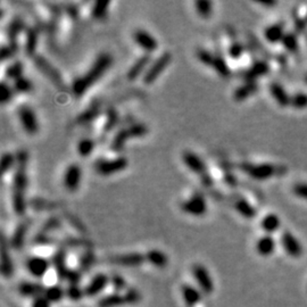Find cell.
I'll list each match as a JSON object with an SVG mask.
<instances>
[{
  "mask_svg": "<svg viewBox=\"0 0 307 307\" xmlns=\"http://www.w3.org/2000/svg\"><path fill=\"white\" fill-rule=\"evenodd\" d=\"M259 3H261V5H264V6H274L276 5V2L274 1H261Z\"/></svg>",
  "mask_w": 307,
  "mask_h": 307,
  "instance_id": "cell-61",
  "label": "cell"
},
{
  "mask_svg": "<svg viewBox=\"0 0 307 307\" xmlns=\"http://www.w3.org/2000/svg\"><path fill=\"white\" fill-rule=\"evenodd\" d=\"M61 225V222L58 218L56 217H51L49 221L46 222V224L43 225V229H42V232L43 233H47V232H50L53 231V230H56L57 228H60Z\"/></svg>",
  "mask_w": 307,
  "mask_h": 307,
  "instance_id": "cell-55",
  "label": "cell"
},
{
  "mask_svg": "<svg viewBox=\"0 0 307 307\" xmlns=\"http://www.w3.org/2000/svg\"><path fill=\"white\" fill-rule=\"evenodd\" d=\"M148 133V127L142 123H134L132 125L123 127L116 132L115 137L113 138L111 149L113 152L119 153L123 149L125 142L131 138H141Z\"/></svg>",
  "mask_w": 307,
  "mask_h": 307,
  "instance_id": "cell-3",
  "label": "cell"
},
{
  "mask_svg": "<svg viewBox=\"0 0 307 307\" xmlns=\"http://www.w3.org/2000/svg\"><path fill=\"white\" fill-rule=\"evenodd\" d=\"M283 47L290 53H296L298 50V39L296 36L295 33H291V32H288V33L284 34L282 39Z\"/></svg>",
  "mask_w": 307,
  "mask_h": 307,
  "instance_id": "cell-47",
  "label": "cell"
},
{
  "mask_svg": "<svg viewBox=\"0 0 307 307\" xmlns=\"http://www.w3.org/2000/svg\"><path fill=\"white\" fill-rule=\"evenodd\" d=\"M33 61H34L35 67L38 68L39 71L41 72L42 74L45 75L55 87L58 88V89L61 91L66 90V86H65L64 80L63 78H61V75L60 74V72H58V69L56 67H54L45 57L41 56V55L36 54L33 57Z\"/></svg>",
  "mask_w": 307,
  "mask_h": 307,
  "instance_id": "cell-4",
  "label": "cell"
},
{
  "mask_svg": "<svg viewBox=\"0 0 307 307\" xmlns=\"http://www.w3.org/2000/svg\"><path fill=\"white\" fill-rule=\"evenodd\" d=\"M14 93H15V90H14L13 87H10L6 81L1 82V93H0V100H1L2 104H7L10 100L13 99Z\"/></svg>",
  "mask_w": 307,
  "mask_h": 307,
  "instance_id": "cell-49",
  "label": "cell"
},
{
  "mask_svg": "<svg viewBox=\"0 0 307 307\" xmlns=\"http://www.w3.org/2000/svg\"><path fill=\"white\" fill-rule=\"evenodd\" d=\"M306 21H307V15H306Z\"/></svg>",
  "mask_w": 307,
  "mask_h": 307,
  "instance_id": "cell-63",
  "label": "cell"
},
{
  "mask_svg": "<svg viewBox=\"0 0 307 307\" xmlns=\"http://www.w3.org/2000/svg\"><path fill=\"white\" fill-rule=\"evenodd\" d=\"M182 159H184V165L188 167L190 171H192L193 173L198 174L202 177L206 172V164L197 154L192 152H184L182 154Z\"/></svg>",
  "mask_w": 307,
  "mask_h": 307,
  "instance_id": "cell-16",
  "label": "cell"
},
{
  "mask_svg": "<svg viewBox=\"0 0 307 307\" xmlns=\"http://www.w3.org/2000/svg\"><path fill=\"white\" fill-rule=\"evenodd\" d=\"M127 165H129V160L124 156L115 157V158L112 159L99 158L94 162V170H96L98 174L108 177V175H113L119 173L121 171H124Z\"/></svg>",
  "mask_w": 307,
  "mask_h": 307,
  "instance_id": "cell-5",
  "label": "cell"
},
{
  "mask_svg": "<svg viewBox=\"0 0 307 307\" xmlns=\"http://www.w3.org/2000/svg\"><path fill=\"white\" fill-rule=\"evenodd\" d=\"M109 282H111L112 287L114 288L116 292L127 289L125 279L122 276H120V274H112V276H109Z\"/></svg>",
  "mask_w": 307,
  "mask_h": 307,
  "instance_id": "cell-48",
  "label": "cell"
},
{
  "mask_svg": "<svg viewBox=\"0 0 307 307\" xmlns=\"http://www.w3.org/2000/svg\"><path fill=\"white\" fill-rule=\"evenodd\" d=\"M146 262L157 269H164L169 264V257L164 251L159 249H151L145 254Z\"/></svg>",
  "mask_w": 307,
  "mask_h": 307,
  "instance_id": "cell-26",
  "label": "cell"
},
{
  "mask_svg": "<svg viewBox=\"0 0 307 307\" xmlns=\"http://www.w3.org/2000/svg\"><path fill=\"white\" fill-rule=\"evenodd\" d=\"M1 273L5 277H9L14 273V265L12 257L7 250V244L5 236H1Z\"/></svg>",
  "mask_w": 307,
  "mask_h": 307,
  "instance_id": "cell-27",
  "label": "cell"
},
{
  "mask_svg": "<svg viewBox=\"0 0 307 307\" xmlns=\"http://www.w3.org/2000/svg\"><path fill=\"white\" fill-rule=\"evenodd\" d=\"M212 67H213L215 71L217 72V74L222 76V78H229V76L231 75V69L228 66L224 57H223L221 54L218 55L215 54V61Z\"/></svg>",
  "mask_w": 307,
  "mask_h": 307,
  "instance_id": "cell-37",
  "label": "cell"
},
{
  "mask_svg": "<svg viewBox=\"0 0 307 307\" xmlns=\"http://www.w3.org/2000/svg\"><path fill=\"white\" fill-rule=\"evenodd\" d=\"M50 266L51 262L42 256H32V257L28 258L27 263H25L28 272L35 279H41L45 276L48 273Z\"/></svg>",
  "mask_w": 307,
  "mask_h": 307,
  "instance_id": "cell-11",
  "label": "cell"
},
{
  "mask_svg": "<svg viewBox=\"0 0 307 307\" xmlns=\"http://www.w3.org/2000/svg\"><path fill=\"white\" fill-rule=\"evenodd\" d=\"M240 169L243 170L247 175L255 180H266L276 174V167L271 164H250L244 163L240 165Z\"/></svg>",
  "mask_w": 307,
  "mask_h": 307,
  "instance_id": "cell-9",
  "label": "cell"
},
{
  "mask_svg": "<svg viewBox=\"0 0 307 307\" xmlns=\"http://www.w3.org/2000/svg\"><path fill=\"white\" fill-rule=\"evenodd\" d=\"M63 10L67 14L69 17H71V20H73V21L78 20V17H79V7H78V5H76V3H73V2L64 3V5H63Z\"/></svg>",
  "mask_w": 307,
  "mask_h": 307,
  "instance_id": "cell-54",
  "label": "cell"
},
{
  "mask_svg": "<svg viewBox=\"0 0 307 307\" xmlns=\"http://www.w3.org/2000/svg\"><path fill=\"white\" fill-rule=\"evenodd\" d=\"M43 296L50 304H57L66 297V289H64L61 284H53L46 288Z\"/></svg>",
  "mask_w": 307,
  "mask_h": 307,
  "instance_id": "cell-28",
  "label": "cell"
},
{
  "mask_svg": "<svg viewBox=\"0 0 307 307\" xmlns=\"http://www.w3.org/2000/svg\"><path fill=\"white\" fill-rule=\"evenodd\" d=\"M181 295L184 304L188 307H195L203 299V291L198 287L192 286L190 283H184L181 286Z\"/></svg>",
  "mask_w": 307,
  "mask_h": 307,
  "instance_id": "cell-15",
  "label": "cell"
},
{
  "mask_svg": "<svg viewBox=\"0 0 307 307\" xmlns=\"http://www.w3.org/2000/svg\"><path fill=\"white\" fill-rule=\"evenodd\" d=\"M235 207H236L237 212H238L241 216L246 217V218H248V220H250V218H253L256 216L255 207L245 198L237 199L236 203H235Z\"/></svg>",
  "mask_w": 307,
  "mask_h": 307,
  "instance_id": "cell-34",
  "label": "cell"
},
{
  "mask_svg": "<svg viewBox=\"0 0 307 307\" xmlns=\"http://www.w3.org/2000/svg\"><path fill=\"white\" fill-rule=\"evenodd\" d=\"M85 289L80 288L79 284H69L66 288V297L72 302H79L85 297Z\"/></svg>",
  "mask_w": 307,
  "mask_h": 307,
  "instance_id": "cell-44",
  "label": "cell"
},
{
  "mask_svg": "<svg viewBox=\"0 0 307 307\" xmlns=\"http://www.w3.org/2000/svg\"><path fill=\"white\" fill-rule=\"evenodd\" d=\"M123 305H129L125 292H124V294H121V292H113V294L104 296V297H101L99 301L97 302L98 307H120Z\"/></svg>",
  "mask_w": 307,
  "mask_h": 307,
  "instance_id": "cell-24",
  "label": "cell"
},
{
  "mask_svg": "<svg viewBox=\"0 0 307 307\" xmlns=\"http://www.w3.org/2000/svg\"><path fill=\"white\" fill-rule=\"evenodd\" d=\"M113 262L116 265L123 266V268H137L146 262V256L140 253L123 254L113 258Z\"/></svg>",
  "mask_w": 307,
  "mask_h": 307,
  "instance_id": "cell-17",
  "label": "cell"
},
{
  "mask_svg": "<svg viewBox=\"0 0 307 307\" xmlns=\"http://www.w3.org/2000/svg\"><path fill=\"white\" fill-rule=\"evenodd\" d=\"M111 283L109 282V276L105 273H97L92 276V279L89 281L85 288L86 297H97L102 291L106 289V287Z\"/></svg>",
  "mask_w": 307,
  "mask_h": 307,
  "instance_id": "cell-12",
  "label": "cell"
},
{
  "mask_svg": "<svg viewBox=\"0 0 307 307\" xmlns=\"http://www.w3.org/2000/svg\"><path fill=\"white\" fill-rule=\"evenodd\" d=\"M29 226H30V221L25 220L21 222L20 224L16 226L15 231H14L12 238H10V245L14 249H22L24 246L25 236L29 231Z\"/></svg>",
  "mask_w": 307,
  "mask_h": 307,
  "instance_id": "cell-25",
  "label": "cell"
},
{
  "mask_svg": "<svg viewBox=\"0 0 307 307\" xmlns=\"http://www.w3.org/2000/svg\"><path fill=\"white\" fill-rule=\"evenodd\" d=\"M96 147V142L91 138H83L78 144V153L81 157H88L91 155Z\"/></svg>",
  "mask_w": 307,
  "mask_h": 307,
  "instance_id": "cell-40",
  "label": "cell"
},
{
  "mask_svg": "<svg viewBox=\"0 0 307 307\" xmlns=\"http://www.w3.org/2000/svg\"><path fill=\"white\" fill-rule=\"evenodd\" d=\"M133 41L145 51V54L151 55L158 48V42L149 32L139 29L133 32Z\"/></svg>",
  "mask_w": 307,
  "mask_h": 307,
  "instance_id": "cell-13",
  "label": "cell"
},
{
  "mask_svg": "<svg viewBox=\"0 0 307 307\" xmlns=\"http://www.w3.org/2000/svg\"><path fill=\"white\" fill-rule=\"evenodd\" d=\"M18 51L17 42H8V45H3L1 47V53H0V57H1V61H8L13 58Z\"/></svg>",
  "mask_w": 307,
  "mask_h": 307,
  "instance_id": "cell-45",
  "label": "cell"
},
{
  "mask_svg": "<svg viewBox=\"0 0 307 307\" xmlns=\"http://www.w3.org/2000/svg\"><path fill=\"white\" fill-rule=\"evenodd\" d=\"M111 5L109 1H96L93 2L91 8V16L97 21L105 20L108 13V7Z\"/></svg>",
  "mask_w": 307,
  "mask_h": 307,
  "instance_id": "cell-36",
  "label": "cell"
},
{
  "mask_svg": "<svg viewBox=\"0 0 307 307\" xmlns=\"http://www.w3.org/2000/svg\"><path fill=\"white\" fill-rule=\"evenodd\" d=\"M39 42V28L30 27L27 29L25 33V42H24V53L28 57H34L36 47Z\"/></svg>",
  "mask_w": 307,
  "mask_h": 307,
  "instance_id": "cell-19",
  "label": "cell"
},
{
  "mask_svg": "<svg viewBox=\"0 0 307 307\" xmlns=\"http://www.w3.org/2000/svg\"><path fill=\"white\" fill-rule=\"evenodd\" d=\"M258 85L256 82H246L245 85L237 88L233 92V99L236 101H243L250 96H253L254 93L257 92Z\"/></svg>",
  "mask_w": 307,
  "mask_h": 307,
  "instance_id": "cell-29",
  "label": "cell"
},
{
  "mask_svg": "<svg viewBox=\"0 0 307 307\" xmlns=\"http://www.w3.org/2000/svg\"><path fill=\"white\" fill-rule=\"evenodd\" d=\"M27 25L21 16H14L6 28V36L8 42H17V38L25 30Z\"/></svg>",
  "mask_w": 307,
  "mask_h": 307,
  "instance_id": "cell-22",
  "label": "cell"
},
{
  "mask_svg": "<svg viewBox=\"0 0 307 307\" xmlns=\"http://www.w3.org/2000/svg\"><path fill=\"white\" fill-rule=\"evenodd\" d=\"M228 54L229 56L232 58V60H239V58L243 56L244 54V47L241 45L240 42L235 41L230 45L229 49H228Z\"/></svg>",
  "mask_w": 307,
  "mask_h": 307,
  "instance_id": "cell-53",
  "label": "cell"
},
{
  "mask_svg": "<svg viewBox=\"0 0 307 307\" xmlns=\"http://www.w3.org/2000/svg\"><path fill=\"white\" fill-rule=\"evenodd\" d=\"M149 63H151V55L149 54L142 55L141 57H139L138 60L134 61L132 66L129 68V71L126 73V79L129 80V81H134V80H137L139 76L144 73Z\"/></svg>",
  "mask_w": 307,
  "mask_h": 307,
  "instance_id": "cell-23",
  "label": "cell"
},
{
  "mask_svg": "<svg viewBox=\"0 0 307 307\" xmlns=\"http://www.w3.org/2000/svg\"><path fill=\"white\" fill-rule=\"evenodd\" d=\"M29 162V155L25 151H20L16 154V166L13 175L12 184V205L13 210L18 216L24 215L27 210L24 191L28 187L27 166Z\"/></svg>",
  "mask_w": 307,
  "mask_h": 307,
  "instance_id": "cell-1",
  "label": "cell"
},
{
  "mask_svg": "<svg viewBox=\"0 0 307 307\" xmlns=\"http://www.w3.org/2000/svg\"><path fill=\"white\" fill-rule=\"evenodd\" d=\"M261 226L265 232L273 233L280 228V220L276 214H268L262 218Z\"/></svg>",
  "mask_w": 307,
  "mask_h": 307,
  "instance_id": "cell-35",
  "label": "cell"
},
{
  "mask_svg": "<svg viewBox=\"0 0 307 307\" xmlns=\"http://www.w3.org/2000/svg\"><path fill=\"white\" fill-rule=\"evenodd\" d=\"M23 71H24V65L22 63L21 61H16L12 63L10 65H8V67L6 68V78L9 80H14L16 81L20 78L23 76Z\"/></svg>",
  "mask_w": 307,
  "mask_h": 307,
  "instance_id": "cell-38",
  "label": "cell"
},
{
  "mask_svg": "<svg viewBox=\"0 0 307 307\" xmlns=\"http://www.w3.org/2000/svg\"><path fill=\"white\" fill-rule=\"evenodd\" d=\"M31 307H51V304L47 301L45 296H40V297H36L32 301Z\"/></svg>",
  "mask_w": 307,
  "mask_h": 307,
  "instance_id": "cell-57",
  "label": "cell"
},
{
  "mask_svg": "<svg viewBox=\"0 0 307 307\" xmlns=\"http://www.w3.org/2000/svg\"><path fill=\"white\" fill-rule=\"evenodd\" d=\"M125 295H126L129 305H136L138 304V303H140V301L142 299L141 292L139 291L137 288H133V287L127 288V289L125 290Z\"/></svg>",
  "mask_w": 307,
  "mask_h": 307,
  "instance_id": "cell-51",
  "label": "cell"
},
{
  "mask_svg": "<svg viewBox=\"0 0 307 307\" xmlns=\"http://www.w3.org/2000/svg\"><path fill=\"white\" fill-rule=\"evenodd\" d=\"M306 83H307V75H306Z\"/></svg>",
  "mask_w": 307,
  "mask_h": 307,
  "instance_id": "cell-62",
  "label": "cell"
},
{
  "mask_svg": "<svg viewBox=\"0 0 307 307\" xmlns=\"http://www.w3.org/2000/svg\"><path fill=\"white\" fill-rule=\"evenodd\" d=\"M46 288L39 282H33V281H23L18 286V292L23 297H30V298H36L40 296H43L45 294Z\"/></svg>",
  "mask_w": 307,
  "mask_h": 307,
  "instance_id": "cell-21",
  "label": "cell"
},
{
  "mask_svg": "<svg viewBox=\"0 0 307 307\" xmlns=\"http://www.w3.org/2000/svg\"><path fill=\"white\" fill-rule=\"evenodd\" d=\"M192 276L197 286L204 295H211L214 291V281L206 266L197 263L192 266Z\"/></svg>",
  "mask_w": 307,
  "mask_h": 307,
  "instance_id": "cell-7",
  "label": "cell"
},
{
  "mask_svg": "<svg viewBox=\"0 0 307 307\" xmlns=\"http://www.w3.org/2000/svg\"><path fill=\"white\" fill-rule=\"evenodd\" d=\"M14 166H16V157L12 153H3L1 156V173L6 174Z\"/></svg>",
  "mask_w": 307,
  "mask_h": 307,
  "instance_id": "cell-46",
  "label": "cell"
},
{
  "mask_svg": "<svg viewBox=\"0 0 307 307\" xmlns=\"http://www.w3.org/2000/svg\"><path fill=\"white\" fill-rule=\"evenodd\" d=\"M281 244L284 248V250L287 251L288 255L291 257H301L303 254V248L302 245L298 243V240L295 238L294 235H291L290 232H283L281 236Z\"/></svg>",
  "mask_w": 307,
  "mask_h": 307,
  "instance_id": "cell-18",
  "label": "cell"
},
{
  "mask_svg": "<svg viewBox=\"0 0 307 307\" xmlns=\"http://www.w3.org/2000/svg\"><path fill=\"white\" fill-rule=\"evenodd\" d=\"M92 258H93V255L92 253H88L87 255H85L81 259V264L82 265H87V266H90L91 263H92Z\"/></svg>",
  "mask_w": 307,
  "mask_h": 307,
  "instance_id": "cell-59",
  "label": "cell"
},
{
  "mask_svg": "<svg viewBox=\"0 0 307 307\" xmlns=\"http://www.w3.org/2000/svg\"><path fill=\"white\" fill-rule=\"evenodd\" d=\"M13 88H14V90H15V92L17 93L28 94L33 91V83L31 82V80L22 76V78L16 80V81H14Z\"/></svg>",
  "mask_w": 307,
  "mask_h": 307,
  "instance_id": "cell-39",
  "label": "cell"
},
{
  "mask_svg": "<svg viewBox=\"0 0 307 307\" xmlns=\"http://www.w3.org/2000/svg\"><path fill=\"white\" fill-rule=\"evenodd\" d=\"M290 105L292 107L303 109L307 107V94L303 92L295 93L294 96L290 97Z\"/></svg>",
  "mask_w": 307,
  "mask_h": 307,
  "instance_id": "cell-50",
  "label": "cell"
},
{
  "mask_svg": "<svg viewBox=\"0 0 307 307\" xmlns=\"http://www.w3.org/2000/svg\"><path fill=\"white\" fill-rule=\"evenodd\" d=\"M284 34L286 33H284L283 23H276V24L270 25V27L266 28L264 31L265 39L271 43H277V42L282 41Z\"/></svg>",
  "mask_w": 307,
  "mask_h": 307,
  "instance_id": "cell-31",
  "label": "cell"
},
{
  "mask_svg": "<svg viewBox=\"0 0 307 307\" xmlns=\"http://www.w3.org/2000/svg\"><path fill=\"white\" fill-rule=\"evenodd\" d=\"M120 116L119 113L115 111L114 108H109L106 112V120L104 124V131L105 132H109L112 131L114 127L119 124Z\"/></svg>",
  "mask_w": 307,
  "mask_h": 307,
  "instance_id": "cell-42",
  "label": "cell"
},
{
  "mask_svg": "<svg viewBox=\"0 0 307 307\" xmlns=\"http://www.w3.org/2000/svg\"><path fill=\"white\" fill-rule=\"evenodd\" d=\"M181 210L192 216H203L207 213V203L202 192H195L181 204Z\"/></svg>",
  "mask_w": 307,
  "mask_h": 307,
  "instance_id": "cell-8",
  "label": "cell"
},
{
  "mask_svg": "<svg viewBox=\"0 0 307 307\" xmlns=\"http://www.w3.org/2000/svg\"><path fill=\"white\" fill-rule=\"evenodd\" d=\"M270 92H271V94L274 97V99L276 100V102L280 106L286 107V106L290 105V97L288 96L287 91L284 90V88L281 85H279V83H272V85L270 86Z\"/></svg>",
  "mask_w": 307,
  "mask_h": 307,
  "instance_id": "cell-32",
  "label": "cell"
},
{
  "mask_svg": "<svg viewBox=\"0 0 307 307\" xmlns=\"http://www.w3.org/2000/svg\"><path fill=\"white\" fill-rule=\"evenodd\" d=\"M80 181H81V167L76 163H72L67 166L66 171L64 173L63 184L69 192L76 191L79 188Z\"/></svg>",
  "mask_w": 307,
  "mask_h": 307,
  "instance_id": "cell-14",
  "label": "cell"
},
{
  "mask_svg": "<svg viewBox=\"0 0 307 307\" xmlns=\"http://www.w3.org/2000/svg\"><path fill=\"white\" fill-rule=\"evenodd\" d=\"M296 27H297V30L298 31H304L305 29V22L304 21H301L298 18L297 21H296Z\"/></svg>",
  "mask_w": 307,
  "mask_h": 307,
  "instance_id": "cell-60",
  "label": "cell"
},
{
  "mask_svg": "<svg viewBox=\"0 0 307 307\" xmlns=\"http://www.w3.org/2000/svg\"><path fill=\"white\" fill-rule=\"evenodd\" d=\"M202 182H203V184L205 185V187H207V188H210V187H212V185H213V178L211 177V174H208V173H205L204 175H202Z\"/></svg>",
  "mask_w": 307,
  "mask_h": 307,
  "instance_id": "cell-58",
  "label": "cell"
},
{
  "mask_svg": "<svg viewBox=\"0 0 307 307\" xmlns=\"http://www.w3.org/2000/svg\"><path fill=\"white\" fill-rule=\"evenodd\" d=\"M270 66L264 61H257L244 73V79L246 82H256V80L269 73Z\"/></svg>",
  "mask_w": 307,
  "mask_h": 307,
  "instance_id": "cell-20",
  "label": "cell"
},
{
  "mask_svg": "<svg viewBox=\"0 0 307 307\" xmlns=\"http://www.w3.org/2000/svg\"><path fill=\"white\" fill-rule=\"evenodd\" d=\"M276 249V241L271 236H264L256 244V250L262 256H270Z\"/></svg>",
  "mask_w": 307,
  "mask_h": 307,
  "instance_id": "cell-33",
  "label": "cell"
},
{
  "mask_svg": "<svg viewBox=\"0 0 307 307\" xmlns=\"http://www.w3.org/2000/svg\"><path fill=\"white\" fill-rule=\"evenodd\" d=\"M113 57L109 54L98 55L96 61H93L92 66L88 69L85 75L79 76L73 81L72 92L76 98L82 97L90 87H92L99 80L105 72L112 66Z\"/></svg>",
  "mask_w": 307,
  "mask_h": 307,
  "instance_id": "cell-2",
  "label": "cell"
},
{
  "mask_svg": "<svg viewBox=\"0 0 307 307\" xmlns=\"http://www.w3.org/2000/svg\"><path fill=\"white\" fill-rule=\"evenodd\" d=\"M196 56L200 63L206 65V66H213V63L215 61L214 53H212V51L205 48H198L196 51Z\"/></svg>",
  "mask_w": 307,
  "mask_h": 307,
  "instance_id": "cell-43",
  "label": "cell"
},
{
  "mask_svg": "<svg viewBox=\"0 0 307 307\" xmlns=\"http://www.w3.org/2000/svg\"><path fill=\"white\" fill-rule=\"evenodd\" d=\"M100 114V102L94 101L92 105H90L89 108H87L85 112H82L81 114L78 116L76 122L79 124H89L92 121L96 120Z\"/></svg>",
  "mask_w": 307,
  "mask_h": 307,
  "instance_id": "cell-30",
  "label": "cell"
},
{
  "mask_svg": "<svg viewBox=\"0 0 307 307\" xmlns=\"http://www.w3.org/2000/svg\"><path fill=\"white\" fill-rule=\"evenodd\" d=\"M65 258H66V251H65V249H63V248H61V249H58L56 253L54 254L51 263L55 265L56 270H60L66 266L65 265Z\"/></svg>",
  "mask_w": 307,
  "mask_h": 307,
  "instance_id": "cell-52",
  "label": "cell"
},
{
  "mask_svg": "<svg viewBox=\"0 0 307 307\" xmlns=\"http://www.w3.org/2000/svg\"><path fill=\"white\" fill-rule=\"evenodd\" d=\"M196 12L203 18H210L213 13V2L208 0H198L195 2Z\"/></svg>",
  "mask_w": 307,
  "mask_h": 307,
  "instance_id": "cell-41",
  "label": "cell"
},
{
  "mask_svg": "<svg viewBox=\"0 0 307 307\" xmlns=\"http://www.w3.org/2000/svg\"><path fill=\"white\" fill-rule=\"evenodd\" d=\"M171 60H172L171 54L167 53V51L163 53L159 57H157L155 61H153V63L151 64V66L148 67V69L144 74L142 81H144L145 85L146 86L153 85V83L158 79V76L162 74V72L164 71V69L169 66V64L171 63Z\"/></svg>",
  "mask_w": 307,
  "mask_h": 307,
  "instance_id": "cell-6",
  "label": "cell"
},
{
  "mask_svg": "<svg viewBox=\"0 0 307 307\" xmlns=\"http://www.w3.org/2000/svg\"><path fill=\"white\" fill-rule=\"evenodd\" d=\"M294 192L295 195H297L298 197H302V198L307 199V184H298L294 187Z\"/></svg>",
  "mask_w": 307,
  "mask_h": 307,
  "instance_id": "cell-56",
  "label": "cell"
},
{
  "mask_svg": "<svg viewBox=\"0 0 307 307\" xmlns=\"http://www.w3.org/2000/svg\"><path fill=\"white\" fill-rule=\"evenodd\" d=\"M18 120H20V123L23 130L28 134H31L33 136L39 131V123L38 120H36V116L34 114L33 109H32L30 106L27 105H22L17 111Z\"/></svg>",
  "mask_w": 307,
  "mask_h": 307,
  "instance_id": "cell-10",
  "label": "cell"
}]
</instances>
